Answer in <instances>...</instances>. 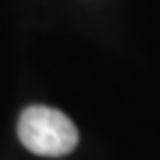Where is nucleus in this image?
Instances as JSON below:
<instances>
[{
  "label": "nucleus",
  "mask_w": 160,
  "mask_h": 160,
  "mask_svg": "<svg viewBox=\"0 0 160 160\" xmlns=\"http://www.w3.org/2000/svg\"><path fill=\"white\" fill-rule=\"evenodd\" d=\"M18 138L36 156L60 158L76 149L78 129L60 109L31 105L20 113Z\"/></svg>",
  "instance_id": "nucleus-1"
}]
</instances>
